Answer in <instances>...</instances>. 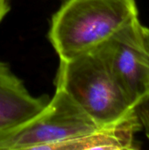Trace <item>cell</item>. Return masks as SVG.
I'll return each instance as SVG.
<instances>
[{"label":"cell","mask_w":149,"mask_h":150,"mask_svg":"<svg viewBox=\"0 0 149 150\" xmlns=\"http://www.w3.org/2000/svg\"><path fill=\"white\" fill-rule=\"evenodd\" d=\"M141 36H142L144 45H145L146 49H147V51H148L149 54V28L141 25Z\"/></svg>","instance_id":"obj_9"},{"label":"cell","mask_w":149,"mask_h":150,"mask_svg":"<svg viewBox=\"0 0 149 150\" xmlns=\"http://www.w3.org/2000/svg\"><path fill=\"white\" fill-rule=\"evenodd\" d=\"M141 129V125L133 110L114 123L58 144L54 150L137 149L135 134Z\"/></svg>","instance_id":"obj_6"},{"label":"cell","mask_w":149,"mask_h":150,"mask_svg":"<svg viewBox=\"0 0 149 150\" xmlns=\"http://www.w3.org/2000/svg\"><path fill=\"white\" fill-rule=\"evenodd\" d=\"M49 99L47 95L33 96L9 64L0 61V131L35 115Z\"/></svg>","instance_id":"obj_5"},{"label":"cell","mask_w":149,"mask_h":150,"mask_svg":"<svg viewBox=\"0 0 149 150\" xmlns=\"http://www.w3.org/2000/svg\"><path fill=\"white\" fill-rule=\"evenodd\" d=\"M55 87L63 90L98 127L114 123L134 107L95 49L61 61Z\"/></svg>","instance_id":"obj_2"},{"label":"cell","mask_w":149,"mask_h":150,"mask_svg":"<svg viewBox=\"0 0 149 150\" xmlns=\"http://www.w3.org/2000/svg\"><path fill=\"white\" fill-rule=\"evenodd\" d=\"M134 0H65L53 15L48 39L61 61L90 53L138 19Z\"/></svg>","instance_id":"obj_1"},{"label":"cell","mask_w":149,"mask_h":150,"mask_svg":"<svg viewBox=\"0 0 149 150\" xmlns=\"http://www.w3.org/2000/svg\"><path fill=\"white\" fill-rule=\"evenodd\" d=\"M134 111L141 127H144L149 140V96L134 107Z\"/></svg>","instance_id":"obj_7"},{"label":"cell","mask_w":149,"mask_h":150,"mask_svg":"<svg viewBox=\"0 0 149 150\" xmlns=\"http://www.w3.org/2000/svg\"><path fill=\"white\" fill-rule=\"evenodd\" d=\"M10 0H0V23L10 11Z\"/></svg>","instance_id":"obj_8"},{"label":"cell","mask_w":149,"mask_h":150,"mask_svg":"<svg viewBox=\"0 0 149 150\" xmlns=\"http://www.w3.org/2000/svg\"><path fill=\"white\" fill-rule=\"evenodd\" d=\"M98 127L70 96L55 87L54 96L41 111L0 131V150H54L58 144Z\"/></svg>","instance_id":"obj_3"},{"label":"cell","mask_w":149,"mask_h":150,"mask_svg":"<svg viewBox=\"0 0 149 150\" xmlns=\"http://www.w3.org/2000/svg\"><path fill=\"white\" fill-rule=\"evenodd\" d=\"M141 27L138 18L96 48L133 107L149 96V54Z\"/></svg>","instance_id":"obj_4"}]
</instances>
